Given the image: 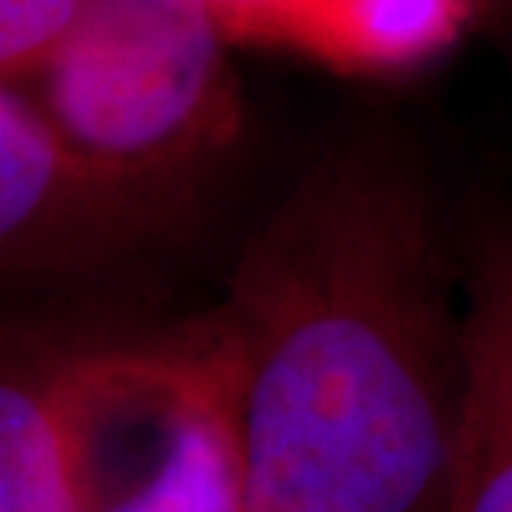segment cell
I'll use <instances>...</instances> for the list:
<instances>
[{"label":"cell","mask_w":512,"mask_h":512,"mask_svg":"<svg viewBox=\"0 0 512 512\" xmlns=\"http://www.w3.org/2000/svg\"><path fill=\"white\" fill-rule=\"evenodd\" d=\"M413 177L320 163L217 306L240 366L250 512H446L466 389V273Z\"/></svg>","instance_id":"obj_1"},{"label":"cell","mask_w":512,"mask_h":512,"mask_svg":"<svg viewBox=\"0 0 512 512\" xmlns=\"http://www.w3.org/2000/svg\"><path fill=\"white\" fill-rule=\"evenodd\" d=\"M0 512H250L220 313L137 343L7 356Z\"/></svg>","instance_id":"obj_2"},{"label":"cell","mask_w":512,"mask_h":512,"mask_svg":"<svg viewBox=\"0 0 512 512\" xmlns=\"http://www.w3.org/2000/svg\"><path fill=\"white\" fill-rule=\"evenodd\" d=\"M227 44L213 0H87L27 90L77 147L193 190L233 130Z\"/></svg>","instance_id":"obj_3"},{"label":"cell","mask_w":512,"mask_h":512,"mask_svg":"<svg viewBox=\"0 0 512 512\" xmlns=\"http://www.w3.org/2000/svg\"><path fill=\"white\" fill-rule=\"evenodd\" d=\"M193 190L94 157L27 87L0 90V260L7 276H87L180 227Z\"/></svg>","instance_id":"obj_4"},{"label":"cell","mask_w":512,"mask_h":512,"mask_svg":"<svg viewBox=\"0 0 512 512\" xmlns=\"http://www.w3.org/2000/svg\"><path fill=\"white\" fill-rule=\"evenodd\" d=\"M446 512H512V233L466 263V389Z\"/></svg>","instance_id":"obj_5"},{"label":"cell","mask_w":512,"mask_h":512,"mask_svg":"<svg viewBox=\"0 0 512 512\" xmlns=\"http://www.w3.org/2000/svg\"><path fill=\"white\" fill-rule=\"evenodd\" d=\"M476 0H310L286 47L363 74L436 57L463 34Z\"/></svg>","instance_id":"obj_6"},{"label":"cell","mask_w":512,"mask_h":512,"mask_svg":"<svg viewBox=\"0 0 512 512\" xmlns=\"http://www.w3.org/2000/svg\"><path fill=\"white\" fill-rule=\"evenodd\" d=\"M87 0H0V84L30 87L74 34Z\"/></svg>","instance_id":"obj_7"},{"label":"cell","mask_w":512,"mask_h":512,"mask_svg":"<svg viewBox=\"0 0 512 512\" xmlns=\"http://www.w3.org/2000/svg\"><path fill=\"white\" fill-rule=\"evenodd\" d=\"M310 0H213L230 44L286 47Z\"/></svg>","instance_id":"obj_8"}]
</instances>
